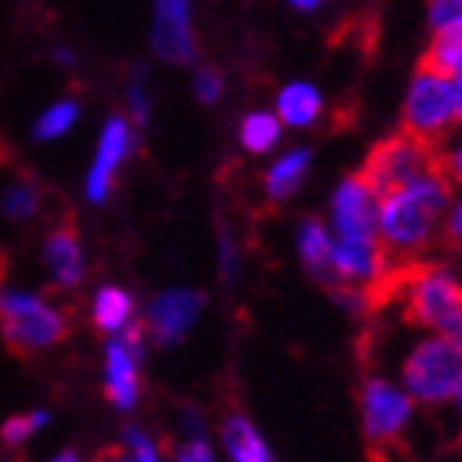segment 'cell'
I'll list each match as a JSON object with an SVG mask.
<instances>
[{
  "instance_id": "cell-1",
  "label": "cell",
  "mask_w": 462,
  "mask_h": 462,
  "mask_svg": "<svg viewBox=\"0 0 462 462\" xmlns=\"http://www.w3.org/2000/svg\"><path fill=\"white\" fill-rule=\"evenodd\" d=\"M366 308L403 300V318L462 346V281L426 261H400L364 291Z\"/></svg>"
},
{
  "instance_id": "cell-2",
  "label": "cell",
  "mask_w": 462,
  "mask_h": 462,
  "mask_svg": "<svg viewBox=\"0 0 462 462\" xmlns=\"http://www.w3.org/2000/svg\"><path fill=\"white\" fill-rule=\"evenodd\" d=\"M449 195H453L449 175L430 172L380 199L376 231L390 264L420 261V254L433 245L436 228L449 208Z\"/></svg>"
},
{
  "instance_id": "cell-3",
  "label": "cell",
  "mask_w": 462,
  "mask_h": 462,
  "mask_svg": "<svg viewBox=\"0 0 462 462\" xmlns=\"http://www.w3.org/2000/svg\"><path fill=\"white\" fill-rule=\"evenodd\" d=\"M69 334L67 310L47 294L0 284V337L20 356H37L60 346Z\"/></svg>"
},
{
  "instance_id": "cell-4",
  "label": "cell",
  "mask_w": 462,
  "mask_h": 462,
  "mask_svg": "<svg viewBox=\"0 0 462 462\" xmlns=\"http://www.w3.org/2000/svg\"><path fill=\"white\" fill-rule=\"evenodd\" d=\"M430 172H443V143L423 139V135L400 129L390 139L376 143L366 155L360 179L374 189L376 199H386L390 192L416 182Z\"/></svg>"
},
{
  "instance_id": "cell-5",
  "label": "cell",
  "mask_w": 462,
  "mask_h": 462,
  "mask_svg": "<svg viewBox=\"0 0 462 462\" xmlns=\"http://www.w3.org/2000/svg\"><path fill=\"white\" fill-rule=\"evenodd\" d=\"M403 383L410 396L426 406L456 400L462 386V346L443 334L416 344V350L403 364Z\"/></svg>"
},
{
  "instance_id": "cell-6",
  "label": "cell",
  "mask_w": 462,
  "mask_h": 462,
  "mask_svg": "<svg viewBox=\"0 0 462 462\" xmlns=\"http://www.w3.org/2000/svg\"><path fill=\"white\" fill-rule=\"evenodd\" d=\"M145 350V330L143 324H125L119 334L106 340L103 346V393L106 400L129 413L139 403L143 383H139V364H143Z\"/></svg>"
},
{
  "instance_id": "cell-7",
  "label": "cell",
  "mask_w": 462,
  "mask_h": 462,
  "mask_svg": "<svg viewBox=\"0 0 462 462\" xmlns=\"http://www.w3.org/2000/svg\"><path fill=\"white\" fill-rule=\"evenodd\" d=\"M360 410H364V436L370 449L390 453L403 439V430L413 413V396L400 393L380 376H370L360 390Z\"/></svg>"
},
{
  "instance_id": "cell-8",
  "label": "cell",
  "mask_w": 462,
  "mask_h": 462,
  "mask_svg": "<svg viewBox=\"0 0 462 462\" xmlns=\"http://www.w3.org/2000/svg\"><path fill=\"white\" fill-rule=\"evenodd\" d=\"M453 119H456V106H453V83H449V77L420 69L413 79V89L406 97L403 129L423 135V139H433V143H443V133L449 129Z\"/></svg>"
},
{
  "instance_id": "cell-9",
  "label": "cell",
  "mask_w": 462,
  "mask_h": 462,
  "mask_svg": "<svg viewBox=\"0 0 462 462\" xmlns=\"http://www.w3.org/2000/svg\"><path fill=\"white\" fill-rule=\"evenodd\" d=\"M205 298L199 291H165L149 304L143 320L145 337L159 346H169L175 340L185 337V330L192 328V320L199 318Z\"/></svg>"
},
{
  "instance_id": "cell-10",
  "label": "cell",
  "mask_w": 462,
  "mask_h": 462,
  "mask_svg": "<svg viewBox=\"0 0 462 462\" xmlns=\"http://www.w3.org/2000/svg\"><path fill=\"white\" fill-rule=\"evenodd\" d=\"M376 218H380V199L360 175H350L334 199V222L340 238H380Z\"/></svg>"
},
{
  "instance_id": "cell-11",
  "label": "cell",
  "mask_w": 462,
  "mask_h": 462,
  "mask_svg": "<svg viewBox=\"0 0 462 462\" xmlns=\"http://www.w3.org/2000/svg\"><path fill=\"white\" fill-rule=\"evenodd\" d=\"M43 268L57 291H73L87 278V258L73 225H57L43 238Z\"/></svg>"
},
{
  "instance_id": "cell-12",
  "label": "cell",
  "mask_w": 462,
  "mask_h": 462,
  "mask_svg": "<svg viewBox=\"0 0 462 462\" xmlns=\"http://www.w3.org/2000/svg\"><path fill=\"white\" fill-rule=\"evenodd\" d=\"M125 152H129V125L123 119H109L103 135H99V149L93 159V169L87 175V199L103 205L113 192L116 169L123 165Z\"/></svg>"
},
{
  "instance_id": "cell-13",
  "label": "cell",
  "mask_w": 462,
  "mask_h": 462,
  "mask_svg": "<svg viewBox=\"0 0 462 462\" xmlns=\"http://www.w3.org/2000/svg\"><path fill=\"white\" fill-rule=\"evenodd\" d=\"M159 57L182 63L192 57V27H189V0H155V30Z\"/></svg>"
},
{
  "instance_id": "cell-14",
  "label": "cell",
  "mask_w": 462,
  "mask_h": 462,
  "mask_svg": "<svg viewBox=\"0 0 462 462\" xmlns=\"http://www.w3.org/2000/svg\"><path fill=\"white\" fill-rule=\"evenodd\" d=\"M133 298H129V291L116 288V284H106V288H99L89 300V320H93V328L99 334H119L125 324H133Z\"/></svg>"
},
{
  "instance_id": "cell-15",
  "label": "cell",
  "mask_w": 462,
  "mask_h": 462,
  "mask_svg": "<svg viewBox=\"0 0 462 462\" xmlns=\"http://www.w3.org/2000/svg\"><path fill=\"white\" fill-rule=\"evenodd\" d=\"M300 258H304V268L328 288H337V274H334V261H330V238L320 222H304L300 225Z\"/></svg>"
},
{
  "instance_id": "cell-16",
  "label": "cell",
  "mask_w": 462,
  "mask_h": 462,
  "mask_svg": "<svg viewBox=\"0 0 462 462\" xmlns=\"http://www.w3.org/2000/svg\"><path fill=\"white\" fill-rule=\"evenodd\" d=\"M420 69H430V73H439V77H449V79L459 73L462 69V20L436 30L433 43H430L423 53Z\"/></svg>"
},
{
  "instance_id": "cell-17",
  "label": "cell",
  "mask_w": 462,
  "mask_h": 462,
  "mask_svg": "<svg viewBox=\"0 0 462 462\" xmlns=\"http://www.w3.org/2000/svg\"><path fill=\"white\" fill-rule=\"evenodd\" d=\"M222 439L225 449L235 462H274L271 459V449L264 446L261 433L245 420V416H228L222 426Z\"/></svg>"
},
{
  "instance_id": "cell-18",
  "label": "cell",
  "mask_w": 462,
  "mask_h": 462,
  "mask_svg": "<svg viewBox=\"0 0 462 462\" xmlns=\"http://www.w3.org/2000/svg\"><path fill=\"white\" fill-rule=\"evenodd\" d=\"M308 162H310V155L304 152V149H294V152L284 155V159L268 172V179H264L271 199H278L281 202V199H288V195L298 192L300 179H304V172H308Z\"/></svg>"
},
{
  "instance_id": "cell-19",
  "label": "cell",
  "mask_w": 462,
  "mask_h": 462,
  "mask_svg": "<svg viewBox=\"0 0 462 462\" xmlns=\"http://www.w3.org/2000/svg\"><path fill=\"white\" fill-rule=\"evenodd\" d=\"M40 212V189L30 179H17L0 192V215L7 222H27Z\"/></svg>"
},
{
  "instance_id": "cell-20",
  "label": "cell",
  "mask_w": 462,
  "mask_h": 462,
  "mask_svg": "<svg viewBox=\"0 0 462 462\" xmlns=\"http://www.w3.org/2000/svg\"><path fill=\"white\" fill-rule=\"evenodd\" d=\"M278 113H281V119L291 125H308L310 119L320 113L318 89L308 87V83H294V87H288L278 99Z\"/></svg>"
},
{
  "instance_id": "cell-21",
  "label": "cell",
  "mask_w": 462,
  "mask_h": 462,
  "mask_svg": "<svg viewBox=\"0 0 462 462\" xmlns=\"http://www.w3.org/2000/svg\"><path fill=\"white\" fill-rule=\"evenodd\" d=\"M50 426L47 410H27V413H14L0 423V443L7 449H20L23 443H30L37 433H43Z\"/></svg>"
},
{
  "instance_id": "cell-22",
  "label": "cell",
  "mask_w": 462,
  "mask_h": 462,
  "mask_svg": "<svg viewBox=\"0 0 462 462\" xmlns=\"http://www.w3.org/2000/svg\"><path fill=\"white\" fill-rule=\"evenodd\" d=\"M241 143L248 152H268L278 143V119L268 113H251L241 123Z\"/></svg>"
},
{
  "instance_id": "cell-23",
  "label": "cell",
  "mask_w": 462,
  "mask_h": 462,
  "mask_svg": "<svg viewBox=\"0 0 462 462\" xmlns=\"http://www.w3.org/2000/svg\"><path fill=\"white\" fill-rule=\"evenodd\" d=\"M73 123H77V103L67 99V103H57V106H50L47 113L40 116L37 125H33V135L37 139H60Z\"/></svg>"
},
{
  "instance_id": "cell-24",
  "label": "cell",
  "mask_w": 462,
  "mask_h": 462,
  "mask_svg": "<svg viewBox=\"0 0 462 462\" xmlns=\"http://www.w3.org/2000/svg\"><path fill=\"white\" fill-rule=\"evenodd\" d=\"M123 462H159L155 453V443L143 430H125V449H123Z\"/></svg>"
},
{
  "instance_id": "cell-25",
  "label": "cell",
  "mask_w": 462,
  "mask_h": 462,
  "mask_svg": "<svg viewBox=\"0 0 462 462\" xmlns=\"http://www.w3.org/2000/svg\"><path fill=\"white\" fill-rule=\"evenodd\" d=\"M430 20L436 30L462 20V0H430Z\"/></svg>"
},
{
  "instance_id": "cell-26",
  "label": "cell",
  "mask_w": 462,
  "mask_h": 462,
  "mask_svg": "<svg viewBox=\"0 0 462 462\" xmlns=\"http://www.w3.org/2000/svg\"><path fill=\"white\" fill-rule=\"evenodd\" d=\"M195 89H199V99L215 103V99L222 97V77H218V69H199Z\"/></svg>"
},
{
  "instance_id": "cell-27",
  "label": "cell",
  "mask_w": 462,
  "mask_h": 462,
  "mask_svg": "<svg viewBox=\"0 0 462 462\" xmlns=\"http://www.w3.org/2000/svg\"><path fill=\"white\" fill-rule=\"evenodd\" d=\"M175 462H215V459L202 439H192V443H185L182 449L175 453Z\"/></svg>"
},
{
  "instance_id": "cell-28",
  "label": "cell",
  "mask_w": 462,
  "mask_h": 462,
  "mask_svg": "<svg viewBox=\"0 0 462 462\" xmlns=\"http://www.w3.org/2000/svg\"><path fill=\"white\" fill-rule=\"evenodd\" d=\"M443 172L453 185L462 182V145H456L453 152H443Z\"/></svg>"
},
{
  "instance_id": "cell-29",
  "label": "cell",
  "mask_w": 462,
  "mask_h": 462,
  "mask_svg": "<svg viewBox=\"0 0 462 462\" xmlns=\"http://www.w3.org/2000/svg\"><path fill=\"white\" fill-rule=\"evenodd\" d=\"M446 241L456 245V248H462V202L456 205L453 215H449V222H446Z\"/></svg>"
},
{
  "instance_id": "cell-30",
  "label": "cell",
  "mask_w": 462,
  "mask_h": 462,
  "mask_svg": "<svg viewBox=\"0 0 462 462\" xmlns=\"http://www.w3.org/2000/svg\"><path fill=\"white\" fill-rule=\"evenodd\" d=\"M453 106H456V119H462V69L456 73V83H453Z\"/></svg>"
},
{
  "instance_id": "cell-31",
  "label": "cell",
  "mask_w": 462,
  "mask_h": 462,
  "mask_svg": "<svg viewBox=\"0 0 462 462\" xmlns=\"http://www.w3.org/2000/svg\"><path fill=\"white\" fill-rule=\"evenodd\" d=\"M50 462H83V459H79V453H73V449H60Z\"/></svg>"
},
{
  "instance_id": "cell-32",
  "label": "cell",
  "mask_w": 462,
  "mask_h": 462,
  "mask_svg": "<svg viewBox=\"0 0 462 462\" xmlns=\"http://www.w3.org/2000/svg\"><path fill=\"white\" fill-rule=\"evenodd\" d=\"M291 4H294V7H300V10H310V7H318L320 0H291Z\"/></svg>"
},
{
  "instance_id": "cell-33",
  "label": "cell",
  "mask_w": 462,
  "mask_h": 462,
  "mask_svg": "<svg viewBox=\"0 0 462 462\" xmlns=\"http://www.w3.org/2000/svg\"><path fill=\"white\" fill-rule=\"evenodd\" d=\"M97 462H123V453H103Z\"/></svg>"
},
{
  "instance_id": "cell-34",
  "label": "cell",
  "mask_w": 462,
  "mask_h": 462,
  "mask_svg": "<svg viewBox=\"0 0 462 462\" xmlns=\"http://www.w3.org/2000/svg\"><path fill=\"white\" fill-rule=\"evenodd\" d=\"M456 400H459V416H462V386H459V393H456Z\"/></svg>"
}]
</instances>
